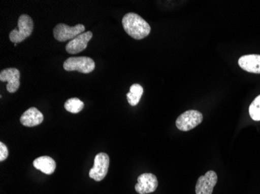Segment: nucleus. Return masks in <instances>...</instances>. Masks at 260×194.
Wrapping results in <instances>:
<instances>
[{
    "label": "nucleus",
    "mask_w": 260,
    "mask_h": 194,
    "mask_svg": "<svg viewBox=\"0 0 260 194\" xmlns=\"http://www.w3.org/2000/svg\"><path fill=\"white\" fill-rule=\"evenodd\" d=\"M122 26L130 37L136 40L145 38L150 33V26L138 14L128 13L122 18Z\"/></svg>",
    "instance_id": "1"
},
{
    "label": "nucleus",
    "mask_w": 260,
    "mask_h": 194,
    "mask_svg": "<svg viewBox=\"0 0 260 194\" xmlns=\"http://www.w3.org/2000/svg\"><path fill=\"white\" fill-rule=\"evenodd\" d=\"M34 22L27 14H22L18 19V28L10 33V40L14 44L20 43L30 37L33 32Z\"/></svg>",
    "instance_id": "2"
},
{
    "label": "nucleus",
    "mask_w": 260,
    "mask_h": 194,
    "mask_svg": "<svg viewBox=\"0 0 260 194\" xmlns=\"http://www.w3.org/2000/svg\"><path fill=\"white\" fill-rule=\"evenodd\" d=\"M63 68L67 71H80L81 73H90L95 68V62L89 57H72L66 60Z\"/></svg>",
    "instance_id": "3"
},
{
    "label": "nucleus",
    "mask_w": 260,
    "mask_h": 194,
    "mask_svg": "<svg viewBox=\"0 0 260 194\" xmlns=\"http://www.w3.org/2000/svg\"><path fill=\"white\" fill-rule=\"evenodd\" d=\"M204 116L198 110H190L184 112L177 118V128L182 131H188L202 123Z\"/></svg>",
    "instance_id": "4"
},
{
    "label": "nucleus",
    "mask_w": 260,
    "mask_h": 194,
    "mask_svg": "<svg viewBox=\"0 0 260 194\" xmlns=\"http://www.w3.org/2000/svg\"><path fill=\"white\" fill-rule=\"evenodd\" d=\"M85 27L83 24H77L70 27L65 23H58L53 29L54 37L58 42H65L77 37L78 35L84 33Z\"/></svg>",
    "instance_id": "5"
},
{
    "label": "nucleus",
    "mask_w": 260,
    "mask_h": 194,
    "mask_svg": "<svg viewBox=\"0 0 260 194\" xmlns=\"http://www.w3.org/2000/svg\"><path fill=\"white\" fill-rule=\"evenodd\" d=\"M109 156L106 153H99L94 158L93 167L89 172L90 178L97 182L103 180L109 172Z\"/></svg>",
    "instance_id": "6"
},
{
    "label": "nucleus",
    "mask_w": 260,
    "mask_h": 194,
    "mask_svg": "<svg viewBox=\"0 0 260 194\" xmlns=\"http://www.w3.org/2000/svg\"><path fill=\"white\" fill-rule=\"evenodd\" d=\"M217 175L213 170L207 172L204 176H200L196 184V194H212L214 186L217 185Z\"/></svg>",
    "instance_id": "7"
},
{
    "label": "nucleus",
    "mask_w": 260,
    "mask_h": 194,
    "mask_svg": "<svg viewBox=\"0 0 260 194\" xmlns=\"http://www.w3.org/2000/svg\"><path fill=\"white\" fill-rule=\"evenodd\" d=\"M135 189L139 194H148L154 192L158 186L157 176L152 173H143L137 179Z\"/></svg>",
    "instance_id": "8"
},
{
    "label": "nucleus",
    "mask_w": 260,
    "mask_h": 194,
    "mask_svg": "<svg viewBox=\"0 0 260 194\" xmlns=\"http://www.w3.org/2000/svg\"><path fill=\"white\" fill-rule=\"evenodd\" d=\"M20 71L17 68H6L0 72V81L8 83L7 90L10 93H15L20 87Z\"/></svg>",
    "instance_id": "9"
},
{
    "label": "nucleus",
    "mask_w": 260,
    "mask_h": 194,
    "mask_svg": "<svg viewBox=\"0 0 260 194\" xmlns=\"http://www.w3.org/2000/svg\"><path fill=\"white\" fill-rule=\"evenodd\" d=\"M92 37H93V33L91 31L84 32L78 35L72 41H70L66 46V50L69 54H72V55L80 53L85 50L87 44L91 40Z\"/></svg>",
    "instance_id": "10"
},
{
    "label": "nucleus",
    "mask_w": 260,
    "mask_h": 194,
    "mask_svg": "<svg viewBox=\"0 0 260 194\" xmlns=\"http://www.w3.org/2000/svg\"><path fill=\"white\" fill-rule=\"evenodd\" d=\"M20 123L25 127H36L43 122L44 116L37 108L30 107L20 117Z\"/></svg>",
    "instance_id": "11"
},
{
    "label": "nucleus",
    "mask_w": 260,
    "mask_h": 194,
    "mask_svg": "<svg viewBox=\"0 0 260 194\" xmlns=\"http://www.w3.org/2000/svg\"><path fill=\"white\" fill-rule=\"evenodd\" d=\"M239 65L248 72L260 74V55H243L239 59Z\"/></svg>",
    "instance_id": "12"
},
{
    "label": "nucleus",
    "mask_w": 260,
    "mask_h": 194,
    "mask_svg": "<svg viewBox=\"0 0 260 194\" xmlns=\"http://www.w3.org/2000/svg\"><path fill=\"white\" fill-rule=\"evenodd\" d=\"M34 167L47 175H52L55 172L56 163L49 156H41L33 162Z\"/></svg>",
    "instance_id": "13"
},
{
    "label": "nucleus",
    "mask_w": 260,
    "mask_h": 194,
    "mask_svg": "<svg viewBox=\"0 0 260 194\" xmlns=\"http://www.w3.org/2000/svg\"><path fill=\"white\" fill-rule=\"evenodd\" d=\"M144 93V89L140 84L132 85L130 87L129 92L126 94L127 100L131 106H135L138 104Z\"/></svg>",
    "instance_id": "14"
},
{
    "label": "nucleus",
    "mask_w": 260,
    "mask_h": 194,
    "mask_svg": "<svg viewBox=\"0 0 260 194\" xmlns=\"http://www.w3.org/2000/svg\"><path fill=\"white\" fill-rule=\"evenodd\" d=\"M64 107L70 113H78L84 109V103L80 99L71 98L67 100L65 105H64Z\"/></svg>",
    "instance_id": "15"
},
{
    "label": "nucleus",
    "mask_w": 260,
    "mask_h": 194,
    "mask_svg": "<svg viewBox=\"0 0 260 194\" xmlns=\"http://www.w3.org/2000/svg\"><path fill=\"white\" fill-rule=\"evenodd\" d=\"M249 115L253 121H260V95L252 101L249 106Z\"/></svg>",
    "instance_id": "16"
},
{
    "label": "nucleus",
    "mask_w": 260,
    "mask_h": 194,
    "mask_svg": "<svg viewBox=\"0 0 260 194\" xmlns=\"http://www.w3.org/2000/svg\"><path fill=\"white\" fill-rule=\"evenodd\" d=\"M9 156V151L7 147L3 142H0V161L3 162L7 160Z\"/></svg>",
    "instance_id": "17"
}]
</instances>
